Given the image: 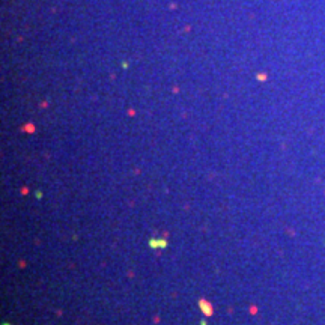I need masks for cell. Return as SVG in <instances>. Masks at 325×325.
<instances>
[{
	"label": "cell",
	"mask_w": 325,
	"mask_h": 325,
	"mask_svg": "<svg viewBox=\"0 0 325 325\" xmlns=\"http://www.w3.org/2000/svg\"><path fill=\"white\" fill-rule=\"evenodd\" d=\"M3 325H11V324H3Z\"/></svg>",
	"instance_id": "cell-3"
},
{
	"label": "cell",
	"mask_w": 325,
	"mask_h": 325,
	"mask_svg": "<svg viewBox=\"0 0 325 325\" xmlns=\"http://www.w3.org/2000/svg\"><path fill=\"white\" fill-rule=\"evenodd\" d=\"M149 247L151 248H166L167 247V242L164 241V239H155L152 238L149 241Z\"/></svg>",
	"instance_id": "cell-1"
},
{
	"label": "cell",
	"mask_w": 325,
	"mask_h": 325,
	"mask_svg": "<svg viewBox=\"0 0 325 325\" xmlns=\"http://www.w3.org/2000/svg\"><path fill=\"white\" fill-rule=\"evenodd\" d=\"M199 305H200V310L203 312V315H205V316H211V315H212L211 304H208L206 301H203V300H202V301L199 303Z\"/></svg>",
	"instance_id": "cell-2"
}]
</instances>
